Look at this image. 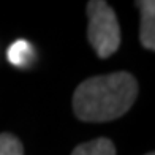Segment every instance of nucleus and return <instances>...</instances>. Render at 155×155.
<instances>
[{
  "label": "nucleus",
  "instance_id": "1",
  "mask_svg": "<svg viewBox=\"0 0 155 155\" xmlns=\"http://www.w3.org/2000/svg\"><path fill=\"white\" fill-rule=\"evenodd\" d=\"M138 97V82L117 71L82 81L73 95V111L84 122H108L122 117Z\"/></svg>",
  "mask_w": 155,
  "mask_h": 155
},
{
  "label": "nucleus",
  "instance_id": "2",
  "mask_svg": "<svg viewBox=\"0 0 155 155\" xmlns=\"http://www.w3.org/2000/svg\"><path fill=\"white\" fill-rule=\"evenodd\" d=\"M87 37L100 59L111 57L120 46V25L114 10L103 2L92 0L87 5Z\"/></svg>",
  "mask_w": 155,
  "mask_h": 155
},
{
  "label": "nucleus",
  "instance_id": "3",
  "mask_svg": "<svg viewBox=\"0 0 155 155\" xmlns=\"http://www.w3.org/2000/svg\"><path fill=\"white\" fill-rule=\"evenodd\" d=\"M141 8V27H139V40L141 45L149 51L155 49V2L143 0L138 2Z\"/></svg>",
  "mask_w": 155,
  "mask_h": 155
},
{
  "label": "nucleus",
  "instance_id": "4",
  "mask_svg": "<svg viewBox=\"0 0 155 155\" xmlns=\"http://www.w3.org/2000/svg\"><path fill=\"white\" fill-rule=\"evenodd\" d=\"M33 55H35L33 48L25 40L15 41L13 45H10L8 51H6V59L15 67H27L33 60Z\"/></svg>",
  "mask_w": 155,
  "mask_h": 155
},
{
  "label": "nucleus",
  "instance_id": "5",
  "mask_svg": "<svg viewBox=\"0 0 155 155\" xmlns=\"http://www.w3.org/2000/svg\"><path fill=\"white\" fill-rule=\"evenodd\" d=\"M71 155H116V147L108 138H98L79 144Z\"/></svg>",
  "mask_w": 155,
  "mask_h": 155
},
{
  "label": "nucleus",
  "instance_id": "6",
  "mask_svg": "<svg viewBox=\"0 0 155 155\" xmlns=\"http://www.w3.org/2000/svg\"><path fill=\"white\" fill-rule=\"evenodd\" d=\"M0 155H24L21 141L10 133H2L0 135Z\"/></svg>",
  "mask_w": 155,
  "mask_h": 155
},
{
  "label": "nucleus",
  "instance_id": "7",
  "mask_svg": "<svg viewBox=\"0 0 155 155\" xmlns=\"http://www.w3.org/2000/svg\"><path fill=\"white\" fill-rule=\"evenodd\" d=\"M147 155H153V152H150V153H147Z\"/></svg>",
  "mask_w": 155,
  "mask_h": 155
}]
</instances>
